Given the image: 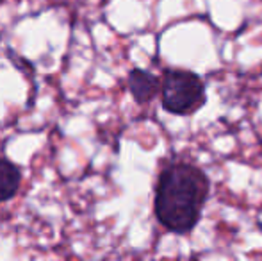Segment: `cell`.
<instances>
[{
	"label": "cell",
	"mask_w": 262,
	"mask_h": 261,
	"mask_svg": "<svg viewBox=\"0 0 262 261\" xmlns=\"http://www.w3.org/2000/svg\"><path fill=\"white\" fill-rule=\"evenodd\" d=\"M210 183L200 167L184 161L161 170L154 197V213L166 231L187 234L196 227L209 197Z\"/></svg>",
	"instance_id": "1"
},
{
	"label": "cell",
	"mask_w": 262,
	"mask_h": 261,
	"mask_svg": "<svg viewBox=\"0 0 262 261\" xmlns=\"http://www.w3.org/2000/svg\"><path fill=\"white\" fill-rule=\"evenodd\" d=\"M162 109L177 116H189L196 113L207 101L205 83L189 70L169 68L161 81Z\"/></svg>",
	"instance_id": "2"
},
{
	"label": "cell",
	"mask_w": 262,
	"mask_h": 261,
	"mask_svg": "<svg viewBox=\"0 0 262 261\" xmlns=\"http://www.w3.org/2000/svg\"><path fill=\"white\" fill-rule=\"evenodd\" d=\"M127 84L132 98L138 104H148L150 101H154L157 97L159 91H161V81H159V77L143 68H132L130 73H128Z\"/></svg>",
	"instance_id": "3"
},
{
	"label": "cell",
	"mask_w": 262,
	"mask_h": 261,
	"mask_svg": "<svg viewBox=\"0 0 262 261\" xmlns=\"http://www.w3.org/2000/svg\"><path fill=\"white\" fill-rule=\"evenodd\" d=\"M21 185V172L9 159H0V202L11 200Z\"/></svg>",
	"instance_id": "4"
}]
</instances>
